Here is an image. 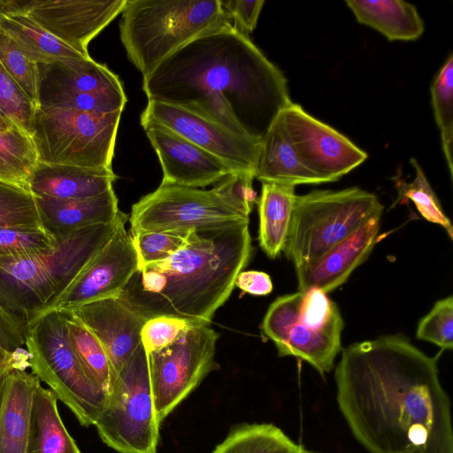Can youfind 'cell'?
I'll use <instances>...</instances> for the list:
<instances>
[{"mask_svg":"<svg viewBox=\"0 0 453 453\" xmlns=\"http://www.w3.org/2000/svg\"><path fill=\"white\" fill-rule=\"evenodd\" d=\"M120 116L38 106L31 136L38 162L112 170Z\"/></svg>","mask_w":453,"mask_h":453,"instance_id":"9c48e42d","label":"cell"},{"mask_svg":"<svg viewBox=\"0 0 453 453\" xmlns=\"http://www.w3.org/2000/svg\"><path fill=\"white\" fill-rule=\"evenodd\" d=\"M37 107L0 63V114L32 136Z\"/></svg>","mask_w":453,"mask_h":453,"instance_id":"836d02e7","label":"cell"},{"mask_svg":"<svg viewBox=\"0 0 453 453\" xmlns=\"http://www.w3.org/2000/svg\"><path fill=\"white\" fill-rule=\"evenodd\" d=\"M300 448L272 424H242L231 430L212 453H297Z\"/></svg>","mask_w":453,"mask_h":453,"instance_id":"83f0119b","label":"cell"},{"mask_svg":"<svg viewBox=\"0 0 453 453\" xmlns=\"http://www.w3.org/2000/svg\"><path fill=\"white\" fill-rule=\"evenodd\" d=\"M334 380L339 410L368 453H453L450 400L437 358L405 336L345 348Z\"/></svg>","mask_w":453,"mask_h":453,"instance_id":"6da1fadb","label":"cell"},{"mask_svg":"<svg viewBox=\"0 0 453 453\" xmlns=\"http://www.w3.org/2000/svg\"><path fill=\"white\" fill-rule=\"evenodd\" d=\"M40 380L22 369L0 378V453H25Z\"/></svg>","mask_w":453,"mask_h":453,"instance_id":"44dd1931","label":"cell"},{"mask_svg":"<svg viewBox=\"0 0 453 453\" xmlns=\"http://www.w3.org/2000/svg\"><path fill=\"white\" fill-rule=\"evenodd\" d=\"M251 254L249 219L192 229L173 256L139 268L119 297L145 321L171 316L209 326Z\"/></svg>","mask_w":453,"mask_h":453,"instance_id":"3957f363","label":"cell"},{"mask_svg":"<svg viewBox=\"0 0 453 453\" xmlns=\"http://www.w3.org/2000/svg\"><path fill=\"white\" fill-rule=\"evenodd\" d=\"M38 104L100 114L122 113L127 96L118 75L88 57L37 64Z\"/></svg>","mask_w":453,"mask_h":453,"instance_id":"8fae6325","label":"cell"},{"mask_svg":"<svg viewBox=\"0 0 453 453\" xmlns=\"http://www.w3.org/2000/svg\"><path fill=\"white\" fill-rule=\"evenodd\" d=\"M54 248V239L42 227L0 226V257H19Z\"/></svg>","mask_w":453,"mask_h":453,"instance_id":"74e56055","label":"cell"},{"mask_svg":"<svg viewBox=\"0 0 453 453\" xmlns=\"http://www.w3.org/2000/svg\"><path fill=\"white\" fill-rule=\"evenodd\" d=\"M254 175L261 182L291 186L321 183L301 163L280 113L259 142Z\"/></svg>","mask_w":453,"mask_h":453,"instance_id":"603a6c76","label":"cell"},{"mask_svg":"<svg viewBox=\"0 0 453 453\" xmlns=\"http://www.w3.org/2000/svg\"><path fill=\"white\" fill-rule=\"evenodd\" d=\"M120 14L121 42L142 77L192 40L232 24L220 0H127Z\"/></svg>","mask_w":453,"mask_h":453,"instance_id":"277c9868","label":"cell"},{"mask_svg":"<svg viewBox=\"0 0 453 453\" xmlns=\"http://www.w3.org/2000/svg\"><path fill=\"white\" fill-rule=\"evenodd\" d=\"M0 63L38 107L37 63L27 58L14 41L0 28Z\"/></svg>","mask_w":453,"mask_h":453,"instance_id":"d590c367","label":"cell"},{"mask_svg":"<svg viewBox=\"0 0 453 453\" xmlns=\"http://www.w3.org/2000/svg\"><path fill=\"white\" fill-rule=\"evenodd\" d=\"M160 424L141 343L113 380L94 426L101 440L119 453H157Z\"/></svg>","mask_w":453,"mask_h":453,"instance_id":"30bf717a","label":"cell"},{"mask_svg":"<svg viewBox=\"0 0 453 453\" xmlns=\"http://www.w3.org/2000/svg\"><path fill=\"white\" fill-rule=\"evenodd\" d=\"M140 120L141 124L154 122L165 127L220 159L233 173H255L259 142L252 139L184 109L156 101H148Z\"/></svg>","mask_w":453,"mask_h":453,"instance_id":"2e32d148","label":"cell"},{"mask_svg":"<svg viewBox=\"0 0 453 453\" xmlns=\"http://www.w3.org/2000/svg\"><path fill=\"white\" fill-rule=\"evenodd\" d=\"M411 163L416 173L413 180L406 182L399 178L395 179V188L398 191L395 203L412 202L424 219L442 226L449 237L452 239L453 227L450 220L443 212L441 203L418 163L414 158L411 159Z\"/></svg>","mask_w":453,"mask_h":453,"instance_id":"1f68e13d","label":"cell"},{"mask_svg":"<svg viewBox=\"0 0 453 453\" xmlns=\"http://www.w3.org/2000/svg\"><path fill=\"white\" fill-rule=\"evenodd\" d=\"M37 162L35 146L30 135L16 127L0 131L1 180L27 186Z\"/></svg>","mask_w":453,"mask_h":453,"instance_id":"f546056e","label":"cell"},{"mask_svg":"<svg viewBox=\"0 0 453 453\" xmlns=\"http://www.w3.org/2000/svg\"><path fill=\"white\" fill-rule=\"evenodd\" d=\"M0 226L42 227L35 197L27 186L0 180Z\"/></svg>","mask_w":453,"mask_h":453,"instance_id":"d6a6232c","label":"cell"},{"mask_svg":"<svg viewBox=\"0 0 453 453\" xmlns=\"http://www.w3.org/2000/svg\"><path fill=\"white\" fill-rule=\"evenodd\" d=\"M235 287L253 296H266L273 290L270 276L261 271H242L235 280Z\"/></svg>","mask_w":453,"mask_h":453,"instance_id":"b9f144b4","label":"cell"},{"mask_svg":"<svg viewBox=\"0 0 453 453\" xmlns=\"http://www.w3.org/2000/svg\"><path fill=\"white\" fill-rule=\"evenodd\" d=\"M254 174L234 173L211 189L162 183L132 206L130 234L188 231L249 219L257 201Z\"/></svg>","mask_w":453,"mask_h":453,"instance_id":"5b68a950","label":"cell"},{"mask_svg":"<svg viewBox=\"0 0 453 453\" xmlns=\"http://www.w3.org/2000/svg\"><path fill=\"white\" fill-rule=\"evenodd\" d=\"M280 115L301 163L321 183L339 180L367 158L349 139L299 104L292 103Z\"/></svg>","mask_w":453,"mask_h":453,"instance_id":"9a60e30c","label":"cell"},{"mask_svg":"<svg viewBox=\"0 0 453 453\" xmlns=\"http://www.w3.org/2000/svg\"><path fill=\"white\" fill-rule=\"evenodd\" d=\"M57 400L50 389L37 387L25 453H81L60 418Z\"/></svg>","mask_w":453,"mask_h":453,"instance_id":"484cf974","label":"cell"},{"mask_svg":"<svg viewBox=\"0 0 453 453\" xmlns=\"http://www.w3.org/2000/svg\"><path fill=\"white\" fill-rule=\"evenodd\" d=\"M382 211L377 196L357 187L296 196L283 251L295 266L311 262Z\"/></svg>","mask_w":453,"mask_h":453,"instance_id":"ba28073f","label":"cell"},{"mask_svg":"<svg viewBox=\"0 0 453 453\" xmlns=\"http://www.w3.org/2000/svg\"><path fill=\"white\" fill-rule=\"evenodd\" d=\"M432 107L440 129L441 147L453 178V56L450 54L435 76L431 88Z\"/></svg>","mask_w":453,"mask_h":453,"instance_id":"4dcf8cb0","label":"cell"},{"mask_svg":"<svg viewBox=\"0 0 453 453\" xmlns=\"http://www.w3.org/2000/svg\"><path fill=\"white\" fill-rule=\"evenodd\" d=\"M148 101L195 113L260 142L292 104L281 71L232 24L204 34L143 77Z\"/></svg>","mask_w":453,"mask_h":453,"instance_id":"7a4b0ae2","label":"cell"},{"mask_svg":"<svg viewBox=\"0 0 453 453\" xmlns=\"http://www.w3.org/2000/svg\"><path fill=\"white\" fill-rule=\"evenodd\" d=\"M196 326L189 321L171 316H158L145 321L141 331V343L147 354L161 349L187 328Z\"/></svg>","mask_w":453,"mask_h":453,"instance_id":"f35d334b","label":"cell"},{"mask_svg":"<svg viewBox=\"0 0 453 453\" xmlns=\"http://www.w3.org/2000/svg\"><path fill=\"white\" fill-rule=\"evenodd\" d=\"M358 23L372 27L389 41H415L424 33L416 7L401 0H347Z\"/></svg>","mask_w":453,"mask_h":453,"instance_id":"cb8c5ba5","label":"cell"},{"mask_svg":"<svg viewBox=\"0 0 453 453\" xmlns=\"http://www.w3.org/2000/svg\"><path fill=\"white\" fill-rule=\"evenodd\" d=\"M127 220V215L122 213L111 240L66 289L42 311L54 309L72 311L94 301L119 296L139 269L135 247L125 227Z\"/></svg>","mask_w":453,"mask_h":453,"instance_id":"5bb4252c","label":"cell"},{"mask_svg":"<svg viewBox=\"0 0 453 453\" xmlns=\"http://www.w3.org/2000/svg\"><path fill=\"white\" fill-rule=\"evenodd\" d=\"M69 343L88 377L105 394L112 384L108 357L96 337L70 311H65Z\"/></svg>","mask_w":453,"mask_h":453,"instance_id":"f1b7e54d","label":"cell"},{"mask_svg":"<svg viewBox=\"0 0 453 453\" xmlns=\"http://www.w3.org/2000/svg\"><path fill=\"white\" fill-rule=\"evenodd\" d=\"M416 337L442 349L453 347V297L438 300L418 322Z\"/></svg>","mask_w":453,"mask_h":453,"instance_id":"8d00e7d4","label":"cell"},{"mask_svg":"<svg viewBox=\"0 0 453 453\" xmlns=\"http://www.w3.org/2000/svg\"><path fill=\"white\" fill-rule=\"evenodd\" d=\"M99 341L112 372V382L141 344L145 320L119 297L94 301L70 311Z\"/></svg>","mask_w":453,"mask_h":453,"instance_id":"ac0fdd59","label":"cell"},{"mask_svg":"<svg viewBox=\"0 0 453 453\" xmlns=\"http://www.w3.org/2000/svg\"><path fill=\"white\" fill-rule=\"evenodd\" d=\"M296 195L295 186L262 182L257 201L259 213V245L270 258L283 251Z\"/></svg>","mask_w":453,"mask_h":453,"instance_id":"d4e9b609","label":"cell"},{"mask_svg":"<svg viewBox=\"0 0 453 453\" xmlns=\"http://www.w3.org/2000/svg\"><path fill=\"white\" fill-rule=\"evenodd\" d=\"M127 1L2 0L0 12L27 14L56 38L89 56V42L121 13Z\"/></svg>","mask_w":453,"mask_h":453,"instance_id":"4fadbf2b","label":"cell"},{"mask_svg":"<svg viewBox=\"0 0 453 453\" xmlns=\"http://www.w3.org/2000/svg\"><path fill=\"white\" fill-rule=\"evenodd\" d=\"M65 319V311L49 309L26 322L29 366L81 426H94L106 394L88 377L72 349Z\"/></svg>","mask_w":453,"mask_h":453,"instance_id":"52a82bcc","label":"cell"},{"mask_svg":"<svg viewBox=\"0 0 453 453\" xmlns=\"http://www.w3.org/2000/svg\"><path fill=\"white\" fill-rule=\"evenodd\" d=\"M163 170L162 183L203 188L234 173L220 159L154 122L141 124Z\"/></svg>","mask_w":453,"mask_h":453,"instance_id":"e0dca14e","label":"cell"},{"mask_svg":"<svg viewBox=\"0 0 453 453\" xmlns=\"http://www.w3.org/2000/svg\"><path fill=\"white\" fill-rule=\"evenodd\" d=\"M35 197L41 226L53 239L86 226L112 222L120 211L113 188L82 199Z\"/></svg>","mask_w":453,"mask_h":453,"instance_id":"ffe728a7","label":"cell"},{"mask_svg":"<svg viewBox=\"0 0 453 453\" xmlns=\"http://www.w3.org/2000/svg\"><path fill=\"white\" fill-rule=\"evenodd\" d=\"M0 121H2V122H5V123H8V124L12 125V123H10L9 121H7L4 118H3L1 114H0ZM12 126H13V125H12Z\"/></svg>","mask_w":453,"mask_h":453,"instance_id":"bcb514c9","label":"cell"},{"mask_svg":"<svg viewBox=\"0 0 453 453\" xmlns=\"http://www.w3.org/2000/svg\"><path fill=\"white\" fill-rule=\"evenodd\" d=\"M381 215L371 217L355 233L315 260L295 266L298 291L317 288L327 294L342 285L375 246Z\"/></svg>","mask_w":453,"mask_h":453,"instance_id":"d6986e66","label":"cell"},{"mask_svg":"<svg viewBox=\"0 0 453 453\" xmlns=\"http://www.w3.org/2000/svg\"><path fill=\"white\" fill-rule=\"evenodd\" d=\"M0 28L27 58L37 64L83 56L56 38L27 14L0 12Z\"/></svg>","mask_w":453,"mask_h":453,"instance_id":"4316f807","label":"cell"},{"mask_svg":"<svg viewBox=\"0 0 453 453\" xmlns=\"http://www.w3.org/2000/svg\"><path fill=\"white\" fill-rule=\"evenodd\" d=\"M191 231H154L130 234L138 255L139 268L173 256L186 245Z\"/></svg>","mask_w":453,"mask_h":453,"instance_id":"e575fe53","label":"cell"},{"mask_svg":"<svg viewBox=\"0 0 453 453\" xmlns=\"http://www.w3.org/2000/svg\"><path fill=\"white\" fill-rule=\"evenodd\" d=\"M219 334L209 326L185 329L168 346L147 354L156 414L160 423L219 365Z\"/></svg>","mask_w":453,"mask_h":453,"instance_id":"7c38bea8","label":"cell"},{"mask_svg":"<svg viewBox=\"0 0 453 453\" xmlns=\"http://www.w3.org/2000/svg\"><path fill=\"white\" fill-rule=\"evenodd\" d=\"M297 453H318V452H314V451H311V450L305 449L304 448H303L301 446V448L299 449Z\"/></svg>","mask_w":453,"mask_h":453,"instance_id":"f6af8a7d","label":"cell"},{"mask_svg":"<svg viewBox=\"0 0 453 453\" xmlns=\"http://www.w3.org/2000/svg\"><path fill=\"white\" fill-rule=\"evenodd\" d=\"M343 326L337 304L317 288L278 297L262 322V331L279 356L303 359L321 375L334 367Z\"/></svg>","mask_w":453,"mask_h":453,"instance_id":"8992f818","label":"cell"},{"mask_svg":"<svg viewBox=\"0 0 453 453\" xmlns=\"http://www.w3.org/2000/svg\"><path fill=\"white\" fill-rule=\"evenodd\" d=\"M221 1V6L228 19L233 20V27L248 36L256 28L265 1L227 0Z\"/></svg>","mask_w":453,"mask_h":453,"instance_id":"ab89813d","label":"cell"},{"mask_svg":"<svg viewBox=\"0 0 453 453\" xmlns=\"http://www.w3.org/2000/svg\"><path fill=\"white\" fill-rule=\"evenodd\" d=\"M25 330L23 319L0 304V346L9 352L21 349L25 344Z\"/></svg>","mask_w":453,"mask_h":453,"instance_id":"60d3db41","label":"cell"},{"mask_svg":"<svg viewBox=\"0 0 453 453\" xmlns=\"http://www.w3.org/2000/svg\"><path fill=\"white\" fill-rule=\"evenodd\" d=\"M12 127H14V126L0 121V131H6Z\"/></svg>","mask_w":453,"mask_h":453,"instance_id":"ee69618b","label":"cell"},{"mask_svg":"<svg viewBox=\"0 0 453 453\" xmlns=\"http://www.w3.org/2000/svg\"><path fill=\"white\" fill-rule=\"evenodd\" d=\"M116 179L112 170L37 162L27 186L35 196L82 199L112 188Z\"/></svg>","mask_w":453,"mask_h":453,"instance_id":"7402d4cb","label":"cell"},{"mask_svg":"<svg viewBox=\"0 0 453 453\" xmlns=\"http://www.w3.org/2000/svg\"><path fill=\"white\" fill-rule=\"evenodd\" d=\"M28 359L27 351L22 349L16 352H9L0 346V378L14 369L25 370L29 366Z\"/></svg>","mask_w":453,"mask_h":453,"instance_id":"7bdbcfd3","label":"cell"}]
</instances>
